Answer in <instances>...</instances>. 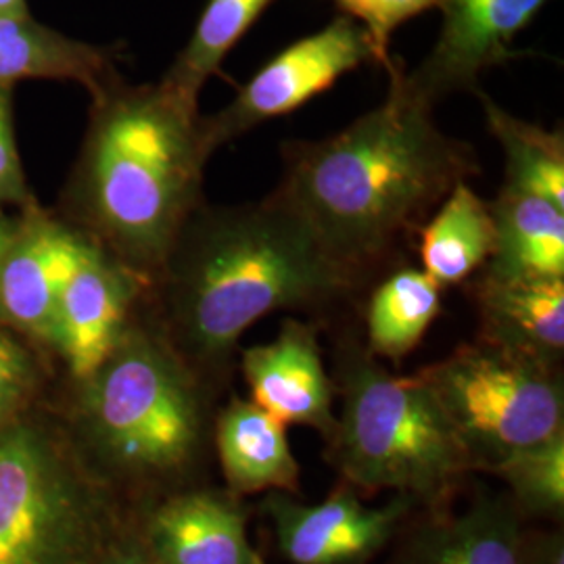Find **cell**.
<instances>
[{"instance_id":"6da1fadb","label":"cell","mask_w":564,"mask_h":564,"mask_svg":"<svg viewBox=\"0 0 564 564\" xmlns=\"http://www.w3.org/2000/svg\"><path fill=\"white\" fill-rule=\"evenodd\" d=\"M282 165L272 197L364 279L458 182L479 172L473 147L440 130L433 105L403 86L398 65L379 107L324 141L284 142Z\"/></svg>"},{"instance_id":"7a4b0ae2","label":"cell","mask_w":564,"mask_h":564,"mask_svg":"<svg viewBox=\"0 0 564 564\" xmlns=\"http://www.w3.org/2000/svg\"><path fill=\"white\" fill-rule=\"evenodd\" d=\"M362 281L268 195L235 207L203 203L153 284L167 307L170 341L202 377H218L263 316L343 302Z\"/></svg>"},{"instance_id":"3957f363","label":"cell","mask_w":564,"mask_h":564,"mask_svg":"<svg viewBox=\"0 0 564 564\" xmlns=\"http://www.w3.org/2000/svg\"><path fill=\"white\" fill-rule=\"evenodd\" d=\"M76 176L86 239L153 284L203 205L199 107L162 84L102 90Z\"/></svg>"},{"instance_id":"277c9868","label":"cell","mask_w":564,"mask_h":564,"mask_svg":"<svg viewBox=\"0 0 564 564\" xmlns=\"http://www.w3.org/2000/svg\"><path fill=\"white\" fill-rule=\"evenodd\" d=\"M341 419L330 435L343 477L408 500H442L473 460L419 375L384 370L358 341L339 354Z\"/></svg>"},{"instance_id":"5b68a950","label":"cell","mask_w":564,"mask_h":564,"mask_svg":"<svg viewBox=\"0 0 564 564\" xmlns=\"http://www.w3.org/2000/svg\"><path fill=\"white\" fill-rule=\"evenodd\" d=\"M82 383L88 435L113 468L165 477L193 463L205 424V381L167 335L130 321Z\"/></svg>"},{"instance_id":"8992f818","label":"cell","mask_w":564,"mask_h":564,"mask_svg":"<svg viewBox=\"0 0 564 564\" xmlns=\"http://www.w3.org/2000/svg\"><path fill=\"white\" fill-rule=\"evenodd\" d=\"M107 527L101 496L44 429L0 431V564H95Z\"/></svg>"},{"instance_id":"52a82bcc","label":"cell","mask_w":564,"mask_h":564,"mask_svg":"<svg viewBox=\"0 0 564 564\" xmlns=\"http://www.w3.org/2000/svg\"><path fill=\"white\" fill-rule=\"evenodd\" d=\"M473 466L491 468L508 454L564 433L563 379L556 366L498 345H464L419 372Z\"/></svg>"},{"instance_id":"ba28073f","label":"cell","mask_w":564,"mask_h":564,"mask_svg":"<svg viewBox=\"0 0 564 564\" xmlns=\"http://www.w3.org/2000/svg\"><path fill=\"white\" fill-rule=\"evenodd\" d=\"M366 61H377L375 46L362 25L347 15L293 42L268 61L224 109L202 118L207 153L212 155L265 120L300 109Z\"/></svg>"},{"instance_id":"9c48e42d","label":"cell","mask_w":564,"mask_h":564,"mask_svg":"<svg viewBox=\"0 0 564 564\" xmlns=\"http://www.w3.org/2000/svg\"><path fill=\"white\" fill-rule=\"evenodd\" d=\"M547 0H442L444 25L433 51L403 86L429 105L452 93L475 90L481 72L514 57L512 41Z\"/></svg>"},{"instance_id":"30bf717a","label":"cell","mask_w":564,"mask_h":564,"mask_svg":"<svg viewBox=\"0 0 564 564\" xmlns=\"http://www.w3.org/2000/svg\"><path fill=\"white\" fill-rule=\"evenodd\" d=\"M144 286L137 274L86 239L80 260L61 289L53 330V343L78 381H86L113 351Z\"/></svg>"},{"instance_id":"8fae6325","label":"cell","mask_w":564,"mask_h":564,"mask_svg":"<svg viewBox=\"0 0 564 564\" xmlns=\"http://www.w3.org/2000/svg\"><path fill=\"white\" fill-rule=\"evenodd\" d=\"M408 508L410 500L402 496L370 508L347 491L333 494L323 505H302L282 491L265 500L279 547L293 564L362 563L391 540Z\"/></svg>"},{"instance_id":"7c38bea8","label":"cell","mask_w":564,"mask_h":564,"mask_svg":"<svg viewBox=\"0 0 564 564\" xmlns=\"http://www.w3.org/2000/svg\"><path fill=\"white\" fill-rule=\"evenodd\" d=\"M241 370L251 402L281 423L305 424L330 440L337 424L335 391L324 370L314 324L284 321L274 341L242 351Z\"/></svg>"},{"instance_id":"4fadbf2b","label":"cell","mask_w":564,"mask_h":564,"mask_svg":"<svg viewBox=\"0 0 564 564\" xmlns=\"http://www.w3.org/2000/svg\"><path fill=\"white\" fill-rule=\"evenodd\" d=\"M84 245V235L42 216L18 224L0 253V321L53 341L61 289Z\"/></svg>"},{"instance_id":"5bb4252c","label":"cell","mask_w":564,"mask_h":564,"mask_svg":"<svg viewBox=\"0 0 564 564\" xmlns=\"http://www.w3.org/2000/svg\"><path fill=\"white\" fill-rule=\"evenodd\" d=\"M481 339L556 366L564 351V279L505 276L481 268L473 286Z\"/></svg>"},{"instance_id":"9a60e30c","label":"cell","mask_w":564,"mask_h":564,"mask_svg":"<svg viewBox=\"0 0 564 564\" xmlns=\"http://www.w3.org/2000/svg\"><path fill=\"white\" fill-rule=\"evenodd\" d=\"M142 544L155 564H251L258 556L241 506L216 491H191L160 506Z\"/></svg>"},{"instance_id":"2e32d148","label":"cell","mask_w":564,"mask_h":564,"mask_svg":"<svg viewBox=\"0 0 564 564\" xmlns=\"http://www.w3.org/2000/svg\"><path fill=\"white\" fill-rule=\"evenodd\" d=\"M216 447L224 479L235 496L300 489V463L289 444L286 424L258 403L239 398L228 402L216 421Z\"/></svg>"},{"instance_id":"e0dca14e","label":"cell","mask_w":564,"mask_h":564,"mask_svg":"<svg viewBox=\"0 0 564 564\" xmlns=\"http://www.w3.org/2000/svg\"><path fill=\"white\" fill-rule=\"evenodd\" d=\"M72 80L95 97L113 86L107 48L67 39L30 15H0V86L13 82Z\"/></svg>"},{"instance_id":"ac0fdd59","label":"cell","mask_w":564,"mask_h":564,"mask_svg":"<svg viewBox=\"0 0 564 564\" xmlns=\"http://www.w3.org/2000/svg\"><path fill=\"white\" fill-rule=\"evenodd\" d=\"M489 209L496 247L484 268L505 276L564 279V209L506 184Z\"/></svg>"},{"instance_id":"d6986e66","label":"cell","mask_w":564,"mask_h":564,"mask_svg":"<svg viewBox=\"0 0 564 564\" xmlns=\"http://www.w3.org/2000/svg\"><path fill=\"white\" fill-rule=\"evenodd\" d=\"M496 226L489 203L458 182L421 232L423 270L440 286L466 282L489 262Z\"/></svg>"},{"instance_id":"ffe728a7","label":"cell","mask_w":564,"mask_h":564,"mask_svg":"<svg viewBox=\"0 0 564 564\" xmlns=\"http://www.w3.org/2000/svg\"><path fill=\"white\" fill-rule=\"evenodd\" d=\"M408 564H527V544L517 510L485 500L463 517L424 529Z\"/></svg>"},{"instance_id":"44dd1931","label":"cell","mask_w":564,"mask_h":564,"mask_svg":"<svg viewBox=\"0 0 564 564\" xmlns=\"http://www.w3.org/2000/svg\"><path fill=\"white\" fill-rule=\"evenodd\" d=\"M442 305L444 286L424 270L393 272L375 289L366 307V349L375 358L402 360L423 341Z\"/></svg>"},{"instance_id":"7402d4cb","label":"cell","mask_w":564,"mask_h":564,"mask_svg":"<svg viewBox=\"0 0 564 564\" xmlns=\"http://www.w3.org/2000/svg\"><path fill=\"white\" fill-rule=\"evenodd\" d=\"M487 130L505 151L506 186L538 195L564 209V134L508 113L475 88Z\"/></svg>"},{"instance_id":"603a6c76","label":"cell","mask_w":564,"mask_h":564,"mask_svg":"<svg viewBox=\"0 0 564 564\" xmlns=\"http://www.w3.org/2000/svg\"><path fill=\"white\" fill-rule=\"evenodd\" d=\"M272 0H209L188 44L160 82L181 101L199 107V93L226 55L260 20Z\"/></svg>"},{"instance_id":"cb8c5ba5","label":"cell","mask_w":564,"mask_h":564,"mask_svg":"<svg viewBox=\"0 0 564 564\" xmlns=\"http://www.w3.org/2000/svg\"><path fill=\"white\" fill-rule=\"evenodd\" d=\"M491 470L505 479L527 512L563 514L564 433L508 454Z\"/></svg>"},{"instance_id":"d4e9b609","label":"cell","mask_w":564,"mask_h":564,"mask_svg":"<svg viewBox=\"0 0 564 564\" xmlns=\"http://www.w3.org/2000/svg\"><path fill=\"white\" fill-rule=\"evenodd\" d=\"M347 18L360 23L387 72L395 67L389 55L393 32L412 18L440 7L442 0H335Z\"/></svg>"},{"instance_id":"484cf974","label":"cell","mask_w":564,"mask_h":564,"mask_svg":"<svg viewBox=\"0 0 564 564\" xmlns=\"http://www.w3.org/2000/svg\"><path fill=\"white\" fill-rule=\"evenodd\" d=\"M32 362L21 345L0 333V431L11 423L32 384Z\"/></svg>"},{"instance_id":"4316f807","label":"cell","mask_w":564,"mask_h":564,"mask_svg":"<svg viewBox=\"0 0 564 564\" xmlns=\"http://www.w3.org/2000/svg\"><path fill=\"white\" fill-rule=\"evenodd\" d=\"M28 202V186L15 147L11 86H0V205H21Z\"/></svg>"},{"instance_id":"83f0119b","label":"cell","mask_w":564,"mask_h":564,"mask_svg":"<svg viewBox=\"0 0 564 564\" xmlns=\"http://www.w3.org/2000/svg\"><path fill=\"white\" fill-rule=\"evenodd\" d=\"M95 564H155L142 540H123L109 544Z\"/></svg>"},{"instance_id":"f1b7e54d","label":"cell","mask_w":564,"mask_h":564,"mask_svg":"<svg viewBox=\"0 0 564 564\" xmlns=\"http://www.w3.org/2000/svg\"><path fill=\"white\" fill-rule=\"evenodd\" d=\"M527 564H564L563 535L550 533L527 545Z\"/></svg>"},{"instance_id":"f546056e","label":"cell","mask_w":564,"mask_h":564,"mask_svg":"<svg viewBox=\"0 0 564 564\" xmlns=\"http://www.w3.org/2000/svg\"><path fill=\"white\" fill-rule=\"evenodd\" d=\"M0 15H30L25 0H0Z\"/></svg>"},{"instance_id":"4dcf8cb0","label":"cell","mask_w":564,"mask_h":564,"mask_svg":"<svg viewBox=\"0 0 564 564\" xmlns=\"http://www.w3.org/2000/svg\"><path fill=\"white\" fill-rule=\"evenodd\" d=\"M15 230H18V226H13V224L9 223V220L0 214V253L9 247V242L13 239Z\"/></svg>"},{"instance_id":"1f68e13d","label":"cell","mask_w":564,"mask_h":564,"mask_svg":"<svg viewBox=\"0 0 564 564\" xmlns=\"http://www.w3.org/2000/svg\"><path fill=\"white\" fill-rule=\"evenodd\" d=\"M251 564H265V563H263L262 556H260V554H258V556H256V558H253V563H251Z\"/></svg>"}]
</instances>
